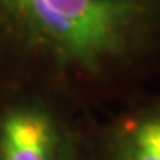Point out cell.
<instances>
[{
    "label": "cell",
    "mask_w": 160,
    "mask_h": 160,
    "mask_svg": "<svg viewBox=\"0 0 160 160\" xmlns=\"http://www.w3.org/2000/svg\"><path fill=\"white\" fill-rule=\"evenodd\" d=\"M100 160H160V92L110 126Z\"/></svg>",
    "instance_id": "cell-2"
},
{
    "label": "cell",
    "mask_w": 160,
    "mask_h": 160,
    "mask_svg": "<svg viewBox=\"0 0 160 160\" xmlns=\"http://www.w3.org/2000/svg\"><path fill=\"white\" fill-rule=\"evenodd\" d=\"M55 129L32 108L8 113L0 125V160H55Z\"/></svg>",
    "instance_id": "cell-3"
},
{
    "label": "cell",
    "mask_w": 160,
    "mask_h": 160,
    "mask_svg": "<svg viewBox=\"0 0 160 160\" xmlns=\"http://www.w3.org/2000/svg\"><path fill=\"white\" fill-rule=\"evenodd\" d=\"M0 47L123 86L160 67V0H0Z\"/></svg>",
    "instance_id": "cell-1"
}]
</instances>
